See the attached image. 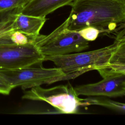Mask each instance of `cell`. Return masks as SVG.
<instances>
[{"label":"cell","instance_id":"3","mask_svg":"<svg viewBox=\"0 0 125 125\" xmlns=\"http://www.w3.org/2000/svg\"><path fill=\"white\" fill-rule=\"evenodd\" d=\"M35 44L45 57L81 52L88 48L89 42L83 39L78 31L69 30L66 19L49 34H40Z\"/></svg>","mask_w":125,"mask_h":125},{"label":"cell","instance_id":"9","mask_svg":"<svg viewBox=\"0 0 125 125\" xmlns=\"http://www.w3.org/2000/svg\"><path fill=\"white\" fill-rule=\"evenodd\" d=\"M46 21L45 18L27 15L20 12L14 20L12 29L30 35L38 36Z\"/></svg>","mask_w":125,"mask_h":125},{"label":"cell","instance_id":"1","mask_svg":"<svg viewBox=\"0 0 125 125\" xmlns=\"http://www.w3.org/2000/svg\"><path fill=\"white\" fill-rule=\"evenodd\" d=\"M70 6L66 20L71 30L92 26L111 31L125 22V0H74Z\"/></svg>","mask_w":125,"mask_h":125},{"label":"cell","instance_id":"4","mask_svg":"<svg viewBox=\"0 0 125 125\" xmlns=\"http://www.w3.org/2000/svg\"><path fill=\"white\" fill-rule=\"evenodd\" d=\"M69 83L49 88L41 86L25 91L23 99L46 102L62 114H77L80 106L90 105L86 99H81Z\"/></svg>","mask_w":125,"mask_h":125},{"label":"cell","instance_id":"16","mask_svg":"<svg viewBox=\"0 0 125 125\" xmlns=\"http://www.w3.org/2000/svg\"><path fill=\"white\" fill-rule=\"evenodd\" d=\"M12 89V87L7 81L0 76V94L9 95Z\"/></svg>","mask_w":125,"mask_h":125},{"label":"cell","instance_id":"13","mask_svg":"<svg viewBox=\"0 0 125 125\" xmlns=\"http://www.w3.org/2000/svg\"><path fill=\"white\" fill-rule=\"evenodd\" d=\"M109 63L125 64V42L119 43L112 55Z\"/></svg>","mask_w":125,"mask_h":125},{"label":"cell","instance_id":"8","mask_svg":"<svg viewBox=\"0 0 125 125\" xmlns=\"http://www.w3.org/2000/svg\"><path fill=\"white\" fill-rule=\"evenodd\" d=\"M74 0H30L21 9V13L30 16L45 18L58 8L70 6Z\"/></svg>","mask_w":125,"mask_h":125},{"label":"cell","instance_id":"2","mask_svg":"<svg viewBox=\"0 0 125 125\" xmlns=\"http://www.w3.org/2000/svg\"><path fill=\"white\" fill-rule=\"evenodd\" d=\"M118 45V42L115 41L113 44L96 50L45 56L44 60L52 62L69 79L74 78L86 71L103 68L105 64L109 63Z\"/></svg>","mask_w":125,"mask_h":125},{"label":"cell","instance_id":"18","mask_svg":"<svg viewBox=\"0 0 125 125\" xmlns=\"http://www.w3.org/2000/svg\"><path fill=\"white\" fill-rule=\"evenodd\" d=\"M122 30L118 33L115 38V41H117L119 44L125 42V23L122 24Z\"/></svg>","mask_w":125,"mask_h":125},{"label":"cell","instance_id":"12","mask_svg":"<svg viewBox=\"0 0 125 125\" xmlns=\"http://www.w3.org/2000/svg\"><path fill=\"white\" fill-rule=\"evenodd\" d=\"M90 105H97L116 111L117 112L125 113V104L102 97L86 98Z\"/></svg>","mask_w":125,"mask_h":125},{"label":"cell","instance_id":"6","mask_svg":"<svg viewBox=\"0 0 125 125\" xmlns=\"http://www.w3.org/2000/svg\"><path fill=\"white\" fill-rule=\"evenodd\" d=\"M44 58L35 43L17 45L0 42V69L39 65L44 61Z\"/></svg>","mask_w":125,"mask_h":125},{"label":"cell","instance_id":"11","mask_svg":"<svg viewBox=\"0 0 125 125\" xmlns=\"http://www.w3.org/2000/svg\"><path fill=\"white\" fill-rule=\"evenodd\" d=\"M38 36L30 35L16 30H11L4 37L1 42H6L17 45H24L28 43H35Z\"/></svg>","mask_w":125,"mask_h":125},{"label":"cell","instance_id":"5","mask_svg":"<svg viewBox=\"0 0 125 125\" xmlns=\"http://www.w3.org/2000/svg\"><path fill=\"white\" fill-rule=\"evenodd\" d=\"M33 66L16 69H0V76L13 89L20 87L24 90L69 79L59 68H46Z\"/></svg>","mask_w":125,"mask_h":125},{"label":"cell","instance_id":"7","mask_svg":"<svg viewBox=\"0 0 125 125\" xmlns=\"http://www.w3.org/2000/svg\"><path fill=\"white\" fill-rule=\"evenodd\" d=\"M96 70L103 79L96 83L74 87L78 96L115 98L125 95V74L107 68Z\"/></svg>","mask_w":125,"mask_h":125},{"label":"cell","instance_id":"10","mask_svg":"<svg viewBox=\"0 0 125 125\" xmlns=\"http://www.w3.org/2000/svg\"><path fill=\"white\" fill-rule=\"evenodd\" d=\"M22 8L0 11V42L2 39L12 30V25Z\"/></svg>","mask_w":125,"mask_h":125},{"label":"cell","instance_id":"14","mask_svg":"<svg viewBox=\"0 0 125 125\" xmlns=\"http://www.w3.org/2000/svg\"><path fill=\"white\" fill-rule=\"evenodd\" d=\"M78 32L83 39L88 42L95 41L101 32L99 29L92 26L83 28Z\"/></svg>","mask_w":125,"mask_h":125},{"label":"cell","instance_id":"15","mask_svg":"<svg viewBox=\"0 0 125 125\" xmlns=\"http://www.w3.org/2000/svg\"><path fill=\"white\" fill-rule=\"evenodd\" d=\"M30 0H0V11L22 8Z\"/></svg>","mask_w":125,"mask_h":125},{"label":"cell","instance_id":"17","mask_svg":"<svg viewBox=\"0 0 125 125\" xmlns=\"http://www.w3.org/2000/svg\"><path fill=\"white\" fill-rule=\"evenodd\" d=\"M102 68L110 69L113 71L125 74V64H113L108 63L105 64Z\"/></svg>","mask_w":125,"mask_h":125}]
</instances>
